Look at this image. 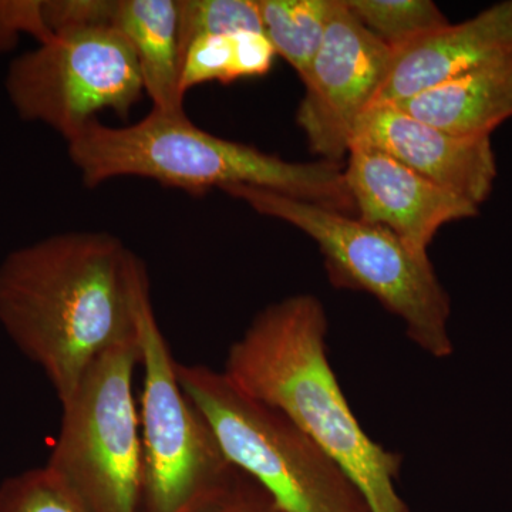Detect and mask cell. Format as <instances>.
I'll list each match as a JSON object with an SVG mask.
<instances>
[{"mask_svg": "<svg viewBox=\"0 0 512 512\" xmlns=\"http://www.w3.org/2000/svg\"><path fill=\"white\" fill-rule=\"evenodd\" d=\"M148 296L143 262L107 232L52 235L0 264V325L62 404L101 356L137 338Z\"/></svg>", "mask_w": 512, "mask_h": 512, "instance_id": "cell-1", "label": "cell"}, {"mask_svg": "<svg viewBox=\"0 0 512 512\" xmlns=\"http://www.w3.org/2000/svg\"><path fill=\"white\" fill-rule=\"evenodd\" d=\"M328 316L313 295L258 313L232 343L222 372L284 413L339 464L372 512H410L396 488L403 458L373 440L350 409L328 357Z\"/></svg>", "mask_w": 512, "mask_h": 512, "instance_id": "cell-2", "label": "cell"}, {"mask_svg": "<svg viewBox=\"0 0 512 512\" xmlns=\"http://www.w3.org/2000/svg\"><path fill=\"white\" fill-rule=\"evenodd\" d=\"M67 141L69 157L93 188L140 177L202 195L212 188L254 187L356 217L345 171L329 161L292 163L195 126L184 111L154 109L127 127L90 121Z\"/></svg>", "mask_w": 512, "mask_h": 512, "instance_id": "cell-3", "label": "cell"}, {"mask_svg": "<svg viewBox=\"0 0 512 512\" xmlns=\"http://www.w3.org/2000/svg\"><path fill=\"white\" fill-rule=\"evenodd\" d=\"M225 192L311 238L330 284L373 296L402 320L407 338L427 355L446 359L454 352L448 333L450 298L429 255L413 251L389 229L312 202L244 185Z\"/></svg>", "mask_w": 512, "mask_h": 512, "instance_id": "cell-4", "label": "cell"}, {"mask_svg": "<svg viewBox=\"0 0 512 512\" xmlns=\"http://www.w3.org/2000/svg\"><path fill=\"white\" fill-rule=\"evenodd\" d=\"M177 373L228 460L286 512H372L346 471L284 413L222 370L178 363Z\"/></svg>", "mask_w": 512, "mask_h": 512, "instance_id": "cell-5", "label": "cell"}, {"mask_svg": "<svg viewBox=\"0 0 512 512\" xmlns=\"http://www.w3.org/2000/svg\"><path fill=\"white\" fill-rule=\"evenodd\" d=\"M138 340L144 372L141 512H212L244 473L225 456L210 423L184 392L150 296L141 308Z\"/></svg>", "mask_w": 512, "mask_h": 512, "instance_id": "cell-6", "label": "cell"}, {"mask_svg": "<svg viewBox=\"0 0 512 512\" xmlns=\"http://www.w3.org/2000/svg\"><path fill=\"white\" fill-rule=\"evenodd\" d=\"M140 340H128L94 363L66 403L46 467L86 512H141L143 446L134 400Z\"/></svg>", "mask_w": 512, "mask_h": 512, "instance_id": "cell-7", "label": "cell"}, {"mask_svg": "<svg viewBox=\"0 0 512 512\" xmlns=\"http://www.w3.org/2000/svg\"><path fill=\"white\" fill-rule=\"evenodd\" d=\"M5 86L20 119L55 128L66 140L101 111L127 117L146 92L133 46L103 26L55 33L13 60Z\"/></svg>", "mask_w": 512, "mask_h": 512, "instance_id": "cell-8", "label": "cell"}, {"mask_svg": "<svg viewBox=\"0 0 512 512\" xmlns=\"http://www.w3.org/2000/svg\"><path fill=\"white\" fill-rule=\"evenodd\" d=\"M393 52L363 28L343 0L332 12L318 55L303 80L296 123L315 156L340 164L349 156L360 117L373 106Z\"/></svg>", "mask_w": 512, "mask_h": 512, "instance_id": "cell-9", "label": "cell"}, {"mask_svg": "<svg viewBox=\"0 0 512 512\" xmlns=\"http://www.w3.org/2000/svg\"><path fill=\"white\" fill-rule=\"evenodd\" d=\"M353 146L380 151L478 208L497 180L491 137L453 136L390 103L366 110L355 128Z\"/></svg>", "mask_w": 512, "mask_h": 512, "instance_id": "cell-10", "label": "cell"}, {"mask_svg": "<svg viewBox=\"0 0 512 512\" xmlns=\"http://www.w3.org/2000/svg\"><path fill=\"white\" fill-rule=\"evenodd\" d=\"M343 171L356 217L389 229L419 254L427 255L444 225L480 214L476 205L373 148H350Z\"/></svg>", "mask_w": 512, "mask_h": 512, "instance_id": "cell-11", "label": "cell"}, {"mask_svg": "<svg viewBox=\"0 0 512 512\" xmlns=\"http://www.w3.org/2000/svg\"><path fill=\"white\" fill-rule=\"evenodd\" d=\"M512 53V0L393 52L375 103H399Z\"/></svg>", "mask_w": 512, "mask_h": 512, "instance_id": "cell-12", "label": "cell"}, {"mask_svg": "<svg viewBox=\"0 0 512 512\" xmlns=\"http://www.w3.org/2000/svg\"><path fill=\"white\" fill-rule=\"evenodd\" d=\"M390 104L453 136L491 137L512 119V53Z\"/></svg>", "mask_w": 512, "mask_h": 512, "instance_id": "cell-13", "label": "cell"}, {"mask_svg": "<svg viewBox=\"0 0 512 512\" xmlns=\"http://www.w3.org/2000/svg\"><path fill=\"white\" fill-rule=\"evenodd\" d=\"M109 28L126 37L154 109L184 111L175 0H114Z\"/></svg>", "mask_w": 512, "mask_h": 512, "instance_id": "cell-14", "label": "cell"}, {"mask_svg": "<svg viewBox=\"0 0 512 512\" xmlns=\"http://www.w3.org/2000/svg\"><path fill=\"white\" fill-rule=\"evenodd\" d=\"M276 52L265 33L241 30L194 40L181 56L183 94L202 83H232L264 76L274 66Z\"/></svg>", "mask_w": 512, "mask_h": 512, "instance_id": "cell-15", "label": "cell"}, {"mask_svg": "<svg viewBox=\"0 0 512 512\" xmlns=\"http://www.w3.org/2000/svg\"><path fill=\"white\" fill-rule=\"evenodd\" d=\"M265 36L302 82L325 37L333 0H258Z\"/></svg>", "mask_w": 512, "mask_h": 512, "instance_id": "cell-16", "label": "cell"}, {"mask_svg": "<svg viewBox=\"0 0 512 512\" xmlns=\"http://www.w3.org/2000/svg\"><path fill=\"white\" fill-rule=\"evenodd\" d=\"M346 8L392 52L450 25L431 0H343Z\"/></svg>", "mask_w": 512, "mask_h": 512, "instance_id": "cell-17", "label": "cell"}, {"mask_svg": "<svg viewBox=\"0 0 512 512\" xmlns=\"http://www.w3.org/2000/svg\"><path fill=\"white\" fill-rule=\"evenodd\" d=\"M177 5L180 66L187 47L200 37L241 30L264 33L258 0H177Z\"/></svg>", "mask_w": 512, "mask_h": 512, "instance_id": "cell-18", "label": "cell"}, {"mask_svg": "<svg viewBox=\"0 0 512 512\" xmlns=\"http://www.w3.org/2000/svg\"><path fill=\"white\" fill-rule=\"evenodd\" d=\"M0 512H86L83 505L49 470L35 468L0 484Z\"/></svg>", "mask_w": 512, "mask_h": 512, "instance_id": "cell-19", "label": "cell"}, {"mask_svg": "<svg viewBox=\"0 0 512 512\" xmlns=\"http://www.w3.org/2000/svg\"><path fill=\"white\" fill-rule=\"evenodd\" d=\"M20 33H29L40 43L53 36L47 28L42 0L0 2V52L15 45Z\"/></svg>", "mask_w": 512, "mask_h": 512, "instance_id": "cell-20", "label": "cell"}, {"mask_svg": "<svg viewBox=\"0 0 512 512\" xmlns=\"http://www.w3.org/2000/svg\"><path fill=\"white\" fill-rule=\"evenodd\" d=\"M212 512H286L256 481L244 474L227 500Z\"/></svg>", "mask_w": 512, "mask_h": 512, "instance_id": "cell-21", "label": "cell"}]
</instances>
